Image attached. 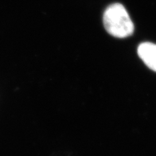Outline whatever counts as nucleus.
<instances>
[{
    "mask_svg": "<svg viewBox=\"0 0 156 156\" xmlns=\"http://www.w3.org/2000/svg\"><path fill=\"white\" fill-rule=\"evenodd\" d=\"M140 58L150 69L156 72V44L152 42H143L137 48Z\"/></svg>",
    "mask_w": 156,
    "mask_h": 156,
    "instance_id": "f03ea898",
    "label": "nucleus"
},
{
    "mask_svg": "<svg viewBox=\"0 0 156 156\" xmlns=\"http://www.w3.org/2000/svg\"><path fill=\"white\" fill-rule=\"evenodd\" d=\"M103 21L105 30L115 37L126 38L134 32V24L125 7L120 3L112 4L105 9Z\"/></svg>",
    "mask_w": 156,
    "mask_h": 156,
    "instance_id": "f257e3e1",
    "label": "nucleus"
}]
</instances>
